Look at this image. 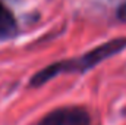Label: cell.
I'll return each mask as SVG.
<instances>
[{
    "instance_id": "6da1fadb",
    "label": "cell",
    "mask_w": 126,
    "mask_h": 125,
    "mask_svg": "<svg viewBox=\"0 0 126 125\" xmlns=\"http://www.w3.org/2000/svg\"><path fill=\"white\" fill-rule=\"evenodd\" d=\"M125 49H126L125 37L114 38L111 41H107L104 44H100V46L94 47L88 53L82 55L81 58L70 59V61H63V62H56L46 66L44 69L38 71L31 78V85L32 87L43 85L48 80L57 77L59 74H64V72H87L88 69L97 66L98 63L106 61L107 58H111V56L120 53Z\"/></svg>"
},
{
    "instance_id": "7a4b0ae2",
    "label": "cell",
    "mask_w": 126,
    "mask_h": 125,
    "mask_svg": "<svg viewBox=\"0 0 126 125\" xmlns=\"http://www.w3.org/2000/svg\"><path fill=\"white\" fill-rule=\"evenodd\" d=\"M38 125H91V118L82 107H59L47 113Z\"/></svg>"
},
{
    "instance_id": "3957f363",
    "label": "cell",
    "mask_w": 126,
    "mask_h": 125,
    "mask_svg": "<svg viewBox=\"0 0 126 125\" xmlns=\"http://www.w3.org/2000/svg\"><path fill=\"white\" fill-rule=\"evenodd\" d=\"M16 31V21L9 9L0 3V38H7Z\"/></svg>"
},
{
    "instance_id": "277c9868",
    "label": "cell",
    "mask_w": 126,
    "mask_h": 125,
    "mask_svg": "<svg viewBox=\"0 0 126 125\" xmlns=\"http://www.w3.org/2000/svg\"><path fill=\"white\" fill-rule=\"evenodd\" d=\"M119 18H120V19H123V21H126V4H125V6H122V7L119 9Z\"/></svg>"
}]
</instances>
